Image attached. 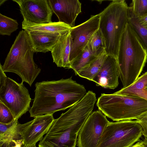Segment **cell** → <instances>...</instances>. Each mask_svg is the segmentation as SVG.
<instances>
[{"mask_svg":"<svg viewBox=\"0 0 147 147\" xmlns=\"http://www.w3.org/2000/svg\"><path fill=\"white\" fill-rule=\"evenodd\" d=\"M35 96L29 110L30 117L53 114L71 107L86 93L82 85L71 77L58 80L42 81L35 84Z\"/></svg>","mask_w":147,"mask_h":147,"instance_id":"1","label":"cell"},{"mask_svg":"<svg viewBox=\"0 0 147 147\" xmlns=\"http://www.w3.org/2000/svg\"><path fill=\"white\" fill-rule=\"evenodd\" d=\"M96 94L89 91L80 101L55 119L38 147H76L83 125L92 113Z\"/></svg>","mask_w":147,"mask_h":147,"instance_id":"2","label":"cell"},{"mask_svg":"<svg viewBox=\"0 0 147 147\" xmlns=\"http://www.w3.org/2000/svg\"><path fill=\"white\" fill-rule=\"evenodd\" d=\"M117 58L119 78L125 88L137 79L147 60V51L129 23L121 36Z\"/></svg>","mask_w":147,"mask_h":147,"instance_id":"3","label":"cell"},{"mask_svg":"<svg viewBox=\"0 0 147 147\" xmlns=\"http://www.w3.org/2000/svg\"><path fill=\"white\" fill-rule=\"evenodd\" d=\"M34 53L26 31H20L3 64L0 63L3 71L15 73L21 78L22 82L31 86L41 71L34 61Z\"/></svg>","mask_w":147,"mask_h":147,"instance_id":"4","label":"cell"},{"mask_svg":"<svg viewBox=\"0 0 147 147\" xmlns=\"http://www.w3.org/2000/svg\"><path fill=\"white\" fill-rule=\"evenodd\" d=\"M128 9L125 0H114L99 13V28L105 40L107 55L117 57L121 36L128 23Z\"/></svg>","mask_w":147,"mask_h":147,"instance_id":"5","label":"cell"},{"mask_svg":"<svg viewBox=\"0 0 147 147\" xmlns=\"http://www.w3.org/2000/svg\"><path fill=\"white\" fill-rule=\"evenodd\" d=\"M96 105L99 110L113 121L138 120L147 114V99L138 96L102 93Z\"/></svg>","mask_w":147,"mask_h":147,"instance_id":"6","label":"cell"},{"mask_svg":"<svg viewBox=\"0 0 147 147\" xmlns=\"http://www.w3.org/2000/svg\"><path fill=\"white\" fill-rule=\"evenodd\" d=\"M143 131L138 120L109 121L102 133L98 147H131L140 141Z\"/></svg>","mask_w":147,"mask_h":147,"instance_id":"7","label":"cell"},{"mask_svg":"<svg viewBox=\"0 0 147 147\" xmlns=\"http://www.w3.org/2000/svg\"><path fill=\"white\" fill-rule=\"evenodd\" d=\"M31 100L23 83H19L8 77L0 64V101L10 110L15 119L30 110Z\"/></svg>","mask_w":147,"mask_h":147,"instance_id":"8","label":"cell"},{"mask_svg":"<svg viewBox=\"0 0 147 147\" xmlns=\"http://www.w3.org/2000/svg\"><path fill=\"white\" fill-rule=\"evenodd\" d=\"M109 121L100 111L92 112L79 132L78 147H98L102 133Z\"/></svg>","mask_w":147,"mask_h":147,"instance_id":"9","label":"cell"},{"mask_svg":"<svg viewBox=\"0 0 147 147\" xmlns=\"http://www.w3.org/2000/svg\"><path fill=\"white\" fill-rule=\"evenodd\" d=\"M100 18L99 14L91 15L84 22L71 28L70 34L72 43L69 57L70 63L82 52L98 29Z\"/></svg>","mask_w":147,"mask_h":147,"instance_id":"10","label":"cell"},{"mask_svg":"<svg viewBox=\"0 0 147 147\" xmlns=\"http://www.w3.org/2000/svg\"><path fill=\"white\" fill-rule=\"evenodd\" d=\"M19 5L23 20L35 24L52 22L53 12L48 0H13Z\"/></svg>","mask_w":147,"mask_h":147,"instance_id":"11","label":"cell"},{"mask_svg":"<svg viewBox=\"0 0 147 147\" xmlns=\"http://www.w3.org/2000/svg\"><path fill=\"white\" fill-rule=\"evenodd\" d=\"M55 120L53 114H46L35 118L21 132L24 145H36L47 133Z\"/></svg>","mask_w":147,"mask_h":147,"instance_id":"12","label":"cell"},{"mask_svg":"<svg viewBox=\"0 0 147 147\" xmlns=\"http://www.w3.org/2000/svg\"><path fill=\"white\" fill-rule=\"evenodd\" d=\"M119 76L117 58L107 55L99 71L92 81L97 86L114 89L118 86Z\"/></svg>","mask_w":147,"mask_h":147,"instance_id":"13","label":"cell"},{"mask_svg":"<svg viewBox=\"0 0 147 147\" xmlns=\"http://www.w3.org/2000/svg\"><path fill=\"white\" fill-rule=\"evenodd\" d=\"M49 5L57 16L59 22L71 28L75 27V22L81 11V3L78 0H48Z\"/></svg>","mask_w":147,"mask_h":147,"instance_id":"14","label":"cell"},{"mask_svg":"<svg viewBox=\"0 0 147 147\" xmlns=\"http://www.w3.org/2000/svg\"><path fill=\"white\" fill-rule=\"evenodd\" d=\"M72 43L70 30L61 35L51 51L53 62L58 67L69 68V57Z\"/></svg>","mask_w":147,"mask_h":147,"instance_id":"15","label":"cell"},{"mask_svg":"<svg viewBox=\"0 0 147 147\" xmlns=\"http://www.w3.org/2000/svg\"><path fill=\"white\" fill-rule=\"evenodd\" d=\"M26 31L34 53L51 51L63 33Z\"/></svg>","mask_w":147,"mask_h":147,"instance_id":"16","label":"cell"},{"mask_svg":"<svg viewBox=\"0 0 147 147\" xmlns=\"http://www.w3.org/2000/svg\"><path fill=\"white\" fill-rule=\"evenodd\" d=\"M32 120L20 124L18 119L8 124L0 123V145L14 140L22 139L21 132L23 129L30 124Z\"/></svg>","mask_w":147,"mask_h":147,"instance_id":"17","label":"cell"},{"mask_svg":"<svg viewBox=\"0 0 147 147\" xmlns=\"http://www.w3.org/2000/svg\"><path fill=\"white\" fill-rule=\"evenodd\" d=\"M22 29L26 31L62 33L70 30L72 28L63 22H52L40 24H35L23 20Z\"/></svg>","mask_w":147,"mask_h":147,"instance_id":"18","label":"cell"},{"mask_svg":"<svg viewBox=\"0 0 147 147\" xmlns=\"http://www.w3.org/2000/svg\"><path fill=\"white\" fill-rule=\"evenodd\" d=\"M98 55L93 53L87 45L82 52L71 62L69 68L73 69L75 75H78L83 69L94 61Z\"/></svg>","mask_w":147,"mask_h":147,"instance_id":"19","label":"cell"},{"mask_svg":"<svg viewBox=\"0 0 147 147\" xmlns=\"http://www.w3.org/2000/svg\"><path fill=\"white\" fill-rule=\"evenodd\" d=\"M107 55L105 50L101 52L97 58L78 74L81 77L92 81L100 69Z\"/></svg>","mask_w":147,"mask_h":147,"instance_id":"20","label":"cell"},{"mask_svg":"<svg viewBox=\"0 0 147 147\" xmlns=\"http://www.w3.org/2000/svg\"><path fill=\"white\" fill-rule=\"evenodd\" d=\"M147 86V71L139 77L136 81L130 86L122 88L114 92L117 94L135 96L136 93L145 88Z\"/></svg>","mask_w":147,"mask_h":147,"instance_id":"21","label":"cell"},{"mask_svg":"<svg viewBox=\"0 0 147 147\" xmlns=\"http://www.w3.org/2000/svg\"><path fill=\"white\" fill-rule=\"evenodd\" d=\"M129 16L139 18L147 15V0H133L128 7Z\"/></svg>","mask_w":147,"mask_h":147,"instance_id":"22","label":"cell"},{"mask_svg":"<svg viewBox=\"0 0 147 147\" xmlns=\"http://www.w3.org/2000/svg\"><path fill=\"white\" fill-rule=\"evenodd\" d=\"M88 46L93 53L97 55L105 50V40L99 28L90 39Z\"/></svg>","mask_w":147,"mask_h":147,"instance_id":"23","label":"cell"},{"mask_svg":"<svg viewBox=\"0 0 147 147\" xmlns=\"http://www.w3.org/2000/svg\"><path fill=\"white\" fill-rule=\"evenodd\" d=\"M17 21L0 13V34L10 36L18 28Z\"/></svg>","mask_w":147,"mask_h":147,"instance_id":"24","label":"cell"},{"mask_svg":"<svg viewBox=\"0 0 147 147\" xmlns=\"http://www.w3.org/2000/svg\"><path fill=\"white\" fill-rule=\"evenodd\" d=\"M129 16L128 23L132 26L147 52V29L141 26L137 18Z\"/></svg>","mask_w":147,"mask_h":147,"instance_id":"25","label":"cell"},{"mask_svg":"<svg viewBox=\"0 0 147 147\" xmlns=\"http://www.w3.org/2000/svg\"><path fill=\"white\" fill-rule=\"evenodd\" d=\"M15 120L14 117L10 110L0 101V123L8 124Z\"/></svg>","mask_w":147,"mask_h":147,"instance_id":"26","label":"cell"},{"mask_svg":"<svg viewBox=\"0 0 147 147\" xmlns=\"http://www.w3.org/2000/svg\"><path fill=\"white\" fill-rule=\"evenodd\" d=\"M138 120L143 129V134L147 138V114Z\"/></svg>","mask_w":147,"mask_h":147,"instance_id":"27","label":"cell"},{"mask_svg":"<svg viewBox=\"0 0 147 147\" xmlns=\"http://www.w3.org/2000/svg\"><path fill=\"white\" fill-rule=\"evenodd\" d=\"M137 19L140 24L147 29V15Z\"/></svg>","mask_w":147,"mask_h":147,"instance_id":"28","label":"cell"},{"mask_svg":"<svg viewBox=\"0 0 147 147\" xmlns=\"http://www.w3.org/2000/svg\"><path fill=\"white\" fill-rule=\"evenodd\" d=\"M131 147H144L142 141L138 142Z\"/></svg>","mask_w":147,"mask_h":147,"instance_id":"29","label":"cell"},{"mask_svg":"<svg viewBox=\"0 0 147 147\" xmlns=\"http://www.w3.org/2000/svg\"><path fill=\"white\" fill-rule=\"evenodd\" d=\"M142 142L144 147H147V138L145 137L143 140Z\"/></svg>","mask_w":147,"mask_h":147,"instance_id":"30","label":"cell"},{"mask_svg":"<svg viewBox=\"0 0 147 147\" xmlns=\"http://www.w3.org/2000/svg\"><path fill=\"white\" fill-rule=\"evenodd\" d=\"M6 1H7L6 0H0V5L1 6L2 4H3Z\"/></svg>","mask_w":147,"mask_h":147,"instance_id":"31","label":"cell"},{"mask_svg":"<svg viewBox=\"0 0 147 147\" xmlns=\"http://www.w3.org/2000/svg\"><path fill=\"white\" fill-rule=\"evenodd\" d=\"M22 147H36V145L31 146H24L23 144L22 145Z\"/></svg>","mask_w":147,"mask_h":147,"instance_id":"32","label":"cell"},{"mask_svg":"<svg viewBox=\"0 0 147 147\" xmlns=\"http://www.w3.org/2000/svg\"><path fill=\"white\" fill-rule=\"evenodd\" d=\"M145 89L147 90V86L146 87Z\"/></svg>","mask_w":147,"mask_h":147,"instance_id":"33","label":"cell"},{"mask_svg":"<svg viewBox=\"0 0 147 147\" xmlns=\"http://www.w3.org/2000/svg\"><path fill=\"white\" fill-rule=\"evenodd\" d=\"M146 92H147V90H146Z\"/></svg>","mask_w":147,"mask_h":147,"instance_id":"34","label":"cell"}]
</instances>
